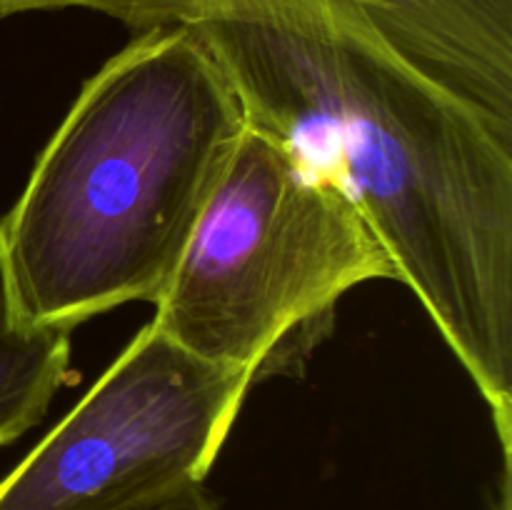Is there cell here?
Here are the masks:
<instances>
[{
    "label": "cell",
    "instance_id": "obj_1",
    "mask_svg": "<svg viewBox=\"0 0 512 510\" xmlns=\"http://www.w3.org/2000/svg\"><path fill=\"white\" fill-rule=\"evenodd\" d=\"M245 123L358 210L512 453V140L335 0H190Z\"/></svg>",
    "mask_w": 512,
    "mask_h": 510
},
{
    "label": "cell",
    "instance_id": "obj_5",
    "mask_svg": "<svg viewBox=\"0 0 512 510\" xmlns=\"http://www.w3.org/2000/svg\"><path fill=\"white\" fill-rule=\"evenodd\" d=\"M512 140V0H335Z\"/></svg>",
    "mask_w": 512,
    "mask_h": 510
},
{
    "label": "cell",
    "instance_id": "obj_2",
    "mask_svg": "<svg viewBox=\"0 0 512 510\" xmlns=\"http://www.w3.org/2000/svg\"><path fill=\"white\" fill-rule=\"evenodd\" d=\"M245 128L193 30L138 33L83 85L0 223L20 318L70 333L155 303Z\"/></svg>",
    "mask_w": 512,
    "mask_h": 510
},
{
    "label": "cell",
    "instance_id": "obj_9",
    "mask_svg": "<svg viewBox=\"0 0 512 510\" xmlns=\"http://www.w3.org/2000/svg\"><path fill=\"white\" fill-rule=\"evenodd\" d=\"M498 510H512V498H510V455H503V485H500Z\"/></svg>",
    "mask_w": 512,
    "mask_h": 510
},
{
    "label": "cell",
    "instance_id": "obj_6",
    "mask_svg": "<svg viewBox=\"0 0 512 510\" xmlns=\"http://www.w3.org/2000/svg\"><path fill=\"white\" fill-rule=\"evenodd\" d=\"M68 375L70 333L20 318L0 235V448L43 420Z\"/></svg>",
    "mask_w": 512,
    "mask_h": 510
},
{
    "label": "cell",
    "instance_id": "obj_3",
    "mask_svg": "<svg viewBox=\"0 0 512 510\" xmlns=\"http://www.w3.org/2000/svg\"><path fill=\"white\" fill-rule=\"evenodd\" d=\"M395 280L345 195L248 125L150 323L253 383L298 375L348 290Z\"/></svg>",
    "mask_w": 512,
    "mask_h": 510
},
{
    "label": "cell",
    "instance_id": "obj_8",
    "mask_svg": "<svg viewBox=\"0 0 512 510\" xmlns=\"http://www.w3.org/2000/svg\"><path fill=\"white\" fill-rule=\"evenodd\" d=\"M113 510H225L213 495L205 490L203 480H185L168 485L163 490L135 498Z\"/></svg>",
    "mask_w": 512,
    "mask_h": 510
},
{
    "label": "cell",
    "instance_id": "obj_4",
    "mask_svg": "<svg viewBox=\"0 0 512 510\" xmlns=\"http://www.w3.org/2000/svg\"><path fill=\"white\" fill-rule=\"evenodd\" d=\"M145 325L78 405L0 480V510H113L205 480L253 388Z\"/></svg>",
    "mask_w": 512,
    "mask_h": 510
},
{
    "label": "cell",
    "instance_id": "obj_7",
    "mask_svg": "<svg viewBox=\"0 0 512 510\" xmlns=\"http://www.w3.org/2000/svg\"><path fill=\"white\" fill-rule=\"evenodd\" d=\"M93 10L113 18L135 33H148L168 25H183L190 0H0V18L43 10Z\"/></svg>",
    "mask_w": 512,
    "mask_h": 510
}]
</instances>
